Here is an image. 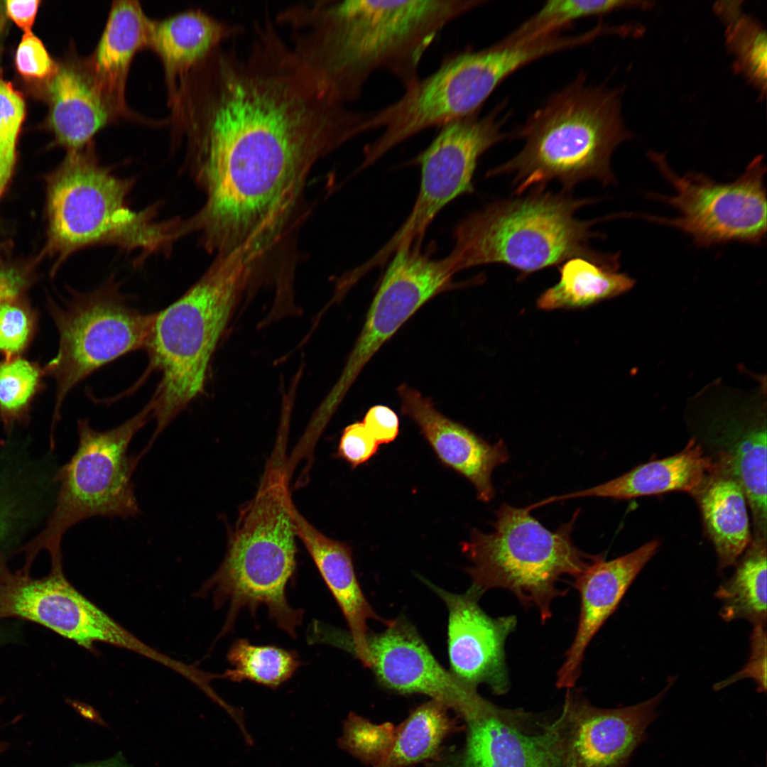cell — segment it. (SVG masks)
<instances>
[{
  "label": "cell",
  "instance_id": "cell-1",
  "mask_svg": "<svg viewBox=\"0 0 767 767\" xmlns=\"http://www.w3.org/2000/svg\"><path fill=\"white\" fill-rule=\"evenodd\" d=\"M171 109L206 197L190 227L212 251L280 239L313 165L366 115L337 100L271 21L246 50L222 45L193 67Z\"/></svg>",
  "mask_w": 767,
  "mask_h": 767
},
{
  "label": "cell",
  "instance_id": "cell-2",
  "mask_svg": "<svg viewBox=\"0 0 767 767\" xmlns=\"http://www.w3.org/2000/svg\"><path fill=\"white\" fill-rule=\"evenodd\" d=\"M486 0H327L291 5L274 17L290 30L300 61L340 102L358 99L376 72L404 89L420 78V61L450 23Z\"/></svg>",
  "mask_w": 767,
  "mask_h": 767
},
{
  "label": "cell",
  "instance_id": "cell-3",
  "mask_svg": "<svg viewBox=\"0 0 767 767\" xmlns=\"http://www.w3.org/2000/svg\"><path fill=\"white\" fill-rule=\"evenodd\" d=\"M263 251L251 244L217 254L182 296L156 312L146 349L148 372L161 375L153 396L156 428L148 444L203 393L212 354Z\"/></svg>",
  "mask_w": 767,
  "mask_h": 767
},
{
  "label": "cell",
  "instance_id": "cell-4",
  "mask_svg": "<svg viewBox=\"0 0 767 767\" xmlns=\"http://www.w3.org/2000/svg\"><path fill=\"white\" fill-rule=\"evenodd\" d=\"M285 462L274 455L259 489L239 511L229 535L226 553L200 594H212L214 606L227 605L222 631L229 633L246 609L255 614L260 606L290 636H297L303 611L291 606L286 587L296 569V531Z\"/></svg>",
  "mask_w": 767,
  "mask_h": 767
},
{
  "label": "cell",
  "instance_id": "cell-5",
  "mask_svg": "<svg viewBox=\"0 0 767 767\" xmlns=\"http://www.w3.org/2000/svg\"><path fill=\"white\" fill-rule=\"evenodd\" d=\"M521 150L487 176L512 175L516 195L557 180L569 192L596 179L613 184L611 158L633 138L621 114V92L591 85L579 76L554 94L517 131Z\"/></svg>",
  "mask_w": 767,
  "mask_h": 767
},
{
  "label": "cell",
  "instance_id": "cell-6",
  "mask_svg": "<svg viewBox=\"0 0 767 767\" xmlns=\"http://www.w3.org/2000/svg\"><path fill=\"white\" fill-rule=\"evenodd\" d=\"M594 200L535 187L523 196L496 200L462 219L454 231L447 255L456 273L481 265L504 263L529 274L582 257L603 265H619V254L592 248L598 219L576 217Z\"/></svg>",
  "mask_w": 767,
  "mask_h": 767
},
{
  "label": "cell",
  "instance_id": "cell-7",
  "mask_svg": "<svg viewBox=\"0 0 767 767\" xmlns=\"http://www.w3.org/2000/svg\"><path fill=\"white\" fill-rule=\"evenodd\" d=\"M134 184L99 163L94 141L67 151L47 183L49 251L62 260L98 245L143 255L170 250L187 234L185 221L158 220V205L132 209L128 197Z\"/></svg>",
  "mask_w": 767,
  "mask_h": 767
},
{
  "label": "cell",
  "instance_id": "cell-8",
  "mask_svg": "<svg viewBox=\"0 0 767 767\" xmlns=\"http://www.w3.org/2000/svg\"><path fill=\"white\" fill-rule=\"evenodd\" d=\"M531 511L502 504L496 513L494 531H472L462 551L472 562L467 569L472 579L469 591L479 597L493 588L513 593L524 606L538 610L542 624L552 616L553 601L567 589L557 584L563 576L574 579L602 555H589L572 540L577 511L571 520L550 531Z\"/></svg>",
  "mask_w": 767,
  "mask_h": 767
},
{
  "label": "cell",
  "instance_id": "cell-9",
  "mask_svg": "<svg viewBox=\"0 0 767 767\" xmlns=\"http://www.w3.org/2000/svg\"><path fill=\"white\" fill-rule=\"evenodd\" d=\"M151 399L133 417L105 431L94 430L87 418L77 421L78 445L58 472V490L53 508L40 533L20 551L32 562L46 549L62 553L65 533L94 516L129 518L140 513L132 475L141 457L129 454L136 433L152 418Z\"/></svg>",
  "mask_w": 767,
  "mask_h": 767
},
{
  "label": "cell",
  "instance_id": "cell-10",
  "mask_svg": "<svg viewBox=\"0 0 767 767\" xmlns=\"http://www.w3.org/2000/svg\"><path fill=\"white\" fill-rule=\"evenodd\" d=\"M48 308L59 335L57 354L43 368L55 384L52 437L64 401L78 384L129 353L146 350L156 312L132 306L114 278L62 304L50 300Z\"/></svg>",
  "mask_w": 767,
  "mask_h": 767
},
{
  "label": "cell",
  "instance_id": "cell-11",
  "mask_svg": "<svg viewBox=\"0 0 767 767\" xmlns=\"http://www.w3.org/2000/svg\"><path fill=\"white\" fill-rule=\"evenodd\" d=\"M648 156L675 191L674 195L652 194L680 213L676 218L646 217L675 227L690 236L699 246L729 241L759 244L766 232V165L758 155L734 181L713 180L699 173L682 176L668 165L665 155L650 151Z\"/></svg>",
  "mask_w": 767,
  "mask_h": 767
},
{
  "label": "cell",
  "instance_id": "cell-12",
  "mask_svg": "<svg viewBox=\"0 0 767 767\" xmlns=\"http://www.w3.org/2000/svg\"><path fill=\"white\" fill-rule=\"evenodd\" d=\"M500 108L484 116L478 111L443 125L415 158L420 170L419 192L403 224L381 248L385 255L404 246L422 244L437 214L459 196L472 192L479 159L506 136Z\"/></svg>",
  "mask_w": 767,
  "mask_h": 767
},
{
  "label": "cell",
  "instance_id": "cell-13",
  "mask_svg": "<svg viewBox=\"0 0 767 767\" xmlns=\"http://www.w3.org/2000/svg\"><path fill=\"white\" fill-rule=\"evenodd\" d=\"M422 244L405 246L392 256L368 310L346 366L331 392L342 401L361 371L397 330L425 303L459 284L447 256L435 259Z\"/></svg>",
  "mask_w": 767,
  "mask_h": 767
},
{
  "label": "cell",
  "instance_id": "cell-14",
  "mask_svg": "<svg viewBox=\"0 0 767 767\" xmlns=\"http://www.w3.org/2000/svg\"><path fill=\"white\" fill-rule=\"evenodd\" d=\"M381 633L367 636L370 669L383 687L401 694H423L452 709L465 721L486 700L445 670L415 628L403 618L388 620Z\"/></svg>",
  "mask_w": 767,
  "mask_h": 767
},
{
  "label": "cell",
  "instance_id": "cell-15",
  "mask_svg": "<svg viewBox=\"0 0 767 767\" xmlns=\"http://www.w3.org/2000/svg\"><path fill=\"white\" fill-rule=\"evenodd\" d=\"M467 722L460 767H570L558 718L541 723L523 710L503 709L488 701Z\"/></svg>",
  "mask_w": 767,
  "mask_h": 767
},
{
  "label": "cell",
  "instance_id": "cell-16",
  "mask_svg": "<svg viewBox=\"0 0 767 767\" xmlns=\"http://www.w3.org/2000/svg\"><path fill=\"white\" fill-rule=\"evenodd\" d=\"M673 682L651 699L616 709L596 707L579 690L567 689L559 719L570 767H624L646 739Z\"/></svg>",
  "mask_w": 767,
  "mask_h": 767
},
{
  "label": "cell",
  "instance_id": "cell-17",
  "mask_svg": "<svg viewBox=\"0 0 767 767\" xmlns=\"http://www.w3.org/2000/svg\"><path fill=\"white\" fill-rule=\"evenodd\" d=\"M425 583L444 602L448 610V654L450 672L464 684L477 688L487 685L494 694L509 688L505 643L515 630L514 615L492 618L479 606V597L467 591L462 594L445 590L427 580Z\"/></svg>",
  "mask_w": 767,
  "mask_h": 767
},
{
  "label": "cell",
  "instance_id": "cell-18",
  "mask_svg": "<svg viewBox=\"0 0 767 767\" xmlns=\"http://www.w3.org/2000/svg\"><path fill=\"white\" fill-rule=\"evenodd\" d=\"M59 467L51 449L34 455L28 442H0V560L45 525L55 503Z\"/></svg>",
  "mask_w": 767,
  "mask_h": 767
},
{
  "label": "cell",
  "instance_id": "cell-19",
  "mask_svg": "<svg viewBox=\"0 0 767 767\" xmlns=\"http://www.w3.org/2000/svg\"><path fill=\"white\" fill-rule=\"evenodd\" d=\"M48 106L46 126L57 145L79 151L102 129L126 116L104 92L87 56L75 50L58 62L54 75L31 89Z\"/></svg>",
  "mask_w": 767,
  "mask_h": 767
},
{
  "label": "cell",
  "instance_id": "cell-20",
  "mask_svg": "<svg viewBox=\"0 0 767 767\" xmlns=\"http://www.w3.org/2000/svg\"><path fill=\"white\" fill-rule=\"evenodd\" d=\"M660 543L652 540L636 550L609 561L603 555L575 579L580 609L574 640L557 673L556 686L570 689L579 679L586 649L614 612L638 573L656 553Z\"/></svg>",
  "mask_w": 767,
  "mask_h": 767
},
{
  "label": "cell",
  "instance_id": "cell-21",
  "mask_svg": "<svg viewBox=\"0 0 767 767\" xmlns=\"http://www.w3.org/2000/svg\"><path fill=\"white\" fill-rule=\"evenodd\" d=\"M397 392L401 413L416 423L439 460L467 478L479 500L490 501L495 495L492 472L509 458L504 442L488 443L445 416L430 398L406 384L399 386Z\"/></svg>",
  "mask_w": 767,
  "mask_h": 767
},
{
  "label": "cell",
  "instance_id": "cell-22",
  "mask_svg": "<svg viewBox=\"0 0 767 767\" xmlns=\"http://www.w3.org/2000/svg\"><path fill=\"white\" fill-rule=\"evenodd\" d=\"M242 30L239 25L224 22L200 9L151 19L147 47L163 65L170 106L192 68Z\"/></svg>",
  "mask_w": 767,
  "mask_h": 767
},
{
  "label": "cell",
  "instance_id": "cell-23",
  "mask_svg": "<svg viewBox=\"0 0 767 767\" xmlns=\"http://www.w3.org/2000/svg\"><path fill=\"white\" fill-rule=\"evenodd\" d=\"M293 516L296 535L303 541L347 623L352 654L364 667L370 668L367 620L385 624L388 620L380 618L366 600L356 576L351 548L322 533L295 507Z\"/></svg>",
  "mask_w": 767,
  "mask_h": 767
},
{
  "label": "cell",
  "instance_id": "cell-24",
  "mask_svg": "<svg viewBox=\"0 0 767 767\" xmlns=\"http://www.w3.org/2000/svg\"><path fill=\"white\" fill-rule=\"evenodd\" d=\"M713 465L710 455L699 443L692 440L682 450L674 455L646 462L597 486L549 497L535 503V506L581 497L621 500L676 491L693 494Z\"/></svg>",
  "mask_w": 767,
  "mask_h": 767
},
{
  "label": "cell",
  "instance_id": "cell-25",
  "mask_svg": "<svg viewBox=\"0 0 767 767\" xmlns=\"http://www.w3.org/2000/svg\"><path fill=\"white\" fill-rule=\"evenodd\" d=\"M151 21L138 1H114L99 40L87 56L105 94L131 119L138 118L126 105V78L134 55L147 47Z\"/></svg>",
  "mask_w": 767,
  "mask_h": 767
},
{
  "label": "cell",
  "instance_id": "cell-26",
  "mask_svg": "<svg viewBox=\"0 0 767 767\" xmlns=\"http://www.w3.org/2000/svg\"><path fill=\"white\" fill-rule=\"evenodd\" d=\"M692 494L715 548L719 568L734 565L751 541L748 503L741 485L727 468L714 461Z\"/></svg>",
  "mask_w": 767,
  "mask_h": 767
},
{
  "label": "cell",
  "instance_id": "cell-27",
  "mask_svg": "<svg viewBox=\"0 0 767 767\" xmlns=\"http://www.w3.org/2000/svg\"><path fill=\"white\" fill-rule=\"evenodd\" d=\"M619 266L603 265L582 257L565 261L560 266V280L538 300L543 310L587 307L630 290L634 280Z\"/></svg>",
  "mask_w": 767,
  "mask_h": 767
},
{
  "label": "cell",
  "instance_id": "cell-28",
  "mask_svg": "<svg viewBox=\"0 0 767 767\" xmlns=\"http://www.w3.org/2000/svg\"><path fill=\"white\" fill-rule=\"evenodd\" d=\"M447 709L435 700L416 708L396 728L387 753L373 767H407L436 756L443 740L457 728Z\"/></svg>",
  "mask_w": 767,
  "mask_h": 767
},
{
  "label": "cell",
  "instance_id": "cell-29",
  "mask_svg": "<svg viewBox=\"0 0 767 767\" xmlns=\"http://www.w3.org/2000/svg\"><path fill=\"white\" fill-rule=\"evenodd\" d=\"M733 575L719 586L716 597L727 621L746 619L766 624V541L753 540Z\"/></svg>",
  "mask_w": 767,
  "mask_h": 767
},
{
  "label": "cell",
  "instance_id": "cell-30",
  "mask_svg": "<svg viewBox=\"0 0 767 767\" xmlns=\"http://www.w3.org/2000/svg\"><path fill=\"white\" fill-rule=\"evenodd\" d=\"M655 2L624 0L549 1L501 41L523 43L560 33L570 24L586 18L604 16L623 9L650 10Z\"/></svg>",
  "mask_w": 767,
  "mask_h": 767
},
{
  "label": "cell",
  "instance_id": "cell-31",
  "mask_svg": "<svg viewBox=\"0 0 767 767\" xmlns=\"http://www.w3.org/2000/svg\"><path fill=\"white\" fill-rule=\"evenodd\" d=\"M232 668L223 678L232 682H254L277 688L288 680L301 663L295 651L274 646H257L245 638L234 641L227 652Z\"/></svg>",
  "mask_w": 767,
  "mask_h": 767
},
{
  "label": "cell",
  "instance_id": "cell-32",
  "mask_svg": "<svg viewBox=\"0 0 767 767\" xmlns=\"http://www.w3.org/2000/svg\"><path fill=\"white\" fill-rule=\"evenodd\" d=\"M725 46L733 58L731 69L758 93L766 95L767 38L761 23L743 11L724 24Z\"/></svg>",
  "mask_w": 767,
  "mask_h": 767
},
{
  "label": "cell",
  "instance_id": "cell-33",
  "mask_svg": "<svg viewBox=\"0 0 767 767\" xmlns=\"http://www.w3.org/2000/svg\"><path fill=\"white\" fill-rule=\"evenodd\" d=\"M44 375L38 364L21 356L0 361V420L8 433L28 420Z\"/></svg>",
  "mask_w": 767,
  "mask_h": 767
},
{
  "label": "cell",
  "instance_id": "cell-34",
  "mask_svg": "<svg viewBox=\"0 0 767 767\" xmlns=\"http://www.w3.org/2000/svg\"><path fill=\"white\" fill-rule=\"evenodd\" d=\"M26 116L22 94L0 77V200L11 179L17 145Z\"/></svg>",
  "mask_w": 767,
  "mask_h": 767
},
{
  "label": "cell",
  "instance_id": "cell-35",
  "mask_svg": "<svg viewBox=\"0 0 767 767\" xmlns=\"http://www.w3.org/2000/svg\"><path fill=\"white\" fill-rule=\"evenodd\" d=\"M395 729L388 723L376 725L350 713L344 722L339 745L343 750L374 766L387 753Z\"/></svg>",
  "mask_w": 767,
  "mask_h": 767
},
{
  "label": "cell",
  "instance_id": "cell-36",
  "mask_svg": "<svg viewBox=\"0 0 767 767\" xmlns=\"http://www.w3.org/2000/svg\"><path fill=\"white\" fill-rule=\"evenodd\" d=\"M36 312L23 297L0 303V353L5 358L20 356L31 342Z\"/></svg>",
  "mask_w": 767,
  "mask_h": 767
},
{
  "label": "cell",
  "instance_id": "cell-37",
  "mask_svg": "<svg viewBox=\"0 0 767 767\" xmlns=\"http://www.w3.org/2000/svg\"><path fill=\"white\" fill-rule=\"evenodd\" d=\"M14 65L17 73L32 89L54 75L58 62L53 60L40 39L28 31L24 32L18 43Z\"/></svg>",
  "mask_w": 767,
  "mask_h": 767
},
{
  "label": "cell",
  "instance_id": "cell-38",
  "mask_svg": "<svg viewBox=\"0 0 767 767\" xmlns=\"http://www.w3.org/2000/svg\"><path fill=\"white\" fill-rule=\"evenodd\" d=\"M378 448L379 444L363 423L355 422L342 431L337 455L356 468L370 459Z\"/></svg>",
  "mask_w": 767,
  "mask_h": 767
},
{
  "label": "cell",
  "instance_id": "cell-39",
  "mask_svg": "<svg viewBox=\"0 0 767 767\" xmlns=\"http://www.w3.org/2000/svg\"><path fill=\"white\" fill-rule=\"evenodd\" d=\"M751 653L746 665L739 673L716 685L722 689L738 680L752 678L760 692L766 689V624L754 625L751 637Z\"/></svg>",
  "mask_w": 767,
  "mask_h": 767
},
{
  "label": "cell",
  "instance_id": "cell-40",
  "mask_svg": "<svg viewBox=\"0 0 767 767\" xmlns=\"http://www.w3.org/2000/svg\"><path fill=\"white\" fill-rule=\"evenodd\" d=\"M362 423L379 445L393 442L399 433L398 417L386 406L376 405L370 408Z\"/></svg>",
  "mask_w": 767,
  "mask_h": 767
},
{
  "label": "cell",
  "instance_id": "cell-41",
  "mask_svg": "<svg viewBox=\"0 0 767 767\" xmlns=\"http://www.w3.org/2000/svg\"><path fill=\"white\" fill-rule=\"evenodd\" d=\"M29 283L23 271L0 263V303L23 297Z\"/></svg>",
  "mask_w": 767,
  "mask_h": 767
},
{
  "label": "cell",
  "instance_id": "cell-42",
  "mask_svg": "<svg viewBox=\"0 0 767 767\" xmlns=\"http://www.w3.org/2000/svg\"><path fill=\"white\" fill-rule=\"evenodd\" d=\"M40 4L38 0H9L4 1L5 12L18 28L28 32L31 31Z\"/></svg>",
  "mask_w": 767,
  "mask_h": 767
},
{
  "label": "cell",
  "instance_id": "cell-43",
  "mask_svg": "<svg viewBox=\"0 0 767 767\" xmlns=\"http://www.w3.org/2000/svg\"><path fill=\"white\" fill-rule=\"evenodd\" d=\"M75 767H131L119 753L108 759L79 765Z\"/></svg>",
  "mask_w": 767,
  "mask_h": 767
},
{
  "label": "cell",
  "instance_id": "cell-44",
  "mask_svg": "<svg viewBox=\"0 0 767 767\" xmlns=\"http://www.w3.org/2000/svg\"><path fill=\"white\" fill-rule=\"evenodd\" d=\"M3 3V1H0V40L5 28L6 18L5 7L4 5L2 4Z\"/></svg>",
  "mask_w": 767,
  "mask_h": 767
},
{
  "label": "cell",
  "instance_id": "cell-45",
  "mask_svg": "<svg viewBox=\"0 0 767 767\" xmlns=\"http://www.w3.org/2000/svg\"><path fill=\"white\" fill-rule=\"evenodd\" d=\"M187 225H188V228H189V232H192V229H191V227H190V219H189L187 220ZM280 239H281V238H280ZM280 239H276V240H273V241H262V242H256V243H247V244H264V245H273V244H276V243L278 242V241H279V240H280ZM244 245H245V244H244ZM242 246H243V245H242ZM239 247H240V246H239ZM238 248H239V247H238ZM236 249H237V248H236ZM206 249V250H207V249ZM234 249H233V250H234ZM233 250H231V251H233ZM207 251H210V253H216L217 254H223V253H227V252H229V251H210V250H207Z\"/></svg>",
  "mask_w": 767,
  "mask_h": 767
},
{
  "label": "cell",
  "instance_id": "cell-46",
  "mask_svg": "<svg viewBox=\"0 0 767 767\" xmlns=\"http://www.w3.org/2000/svg\"><path fill=\"white\" fill-rule=\"evenodd\" d=\"M2 702V699L0 698V705ZM8 747V744L6 742L0 741V754H2Z\"/></svg>",
  "mask_w": 767,
  "mask_h": 767
}]
</instances>
